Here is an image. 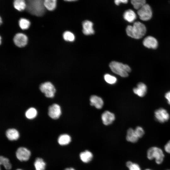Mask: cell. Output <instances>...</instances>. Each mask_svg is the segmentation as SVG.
Here are the masks:
<instances>
[{"label": "cell", "mask_w": 170, "mask_h": 170, "mask_svg": "<svg viewBox=\"0 0 170 170\" xmlns=\"http://www.w3.org/2000/svg\"><path fill=\"white\" fill-rule=\"evenodd\" d=\"M26 10L30 14L37 16H42L45 13L44 0H26Z\"/></svg>", "instance_id": "cell-1"}, {"label": "cell", "mask_w": 170, "mask_h": 170, "mask_svg": "<svg viewBox=\"0 0 170 170\" xmlns=\"http://www.w3.org/2000/svg\"><path fill=\"white\" fill-rule=\"evenodd\" d=\"M81 160L84 163H88L90 162L93 157V155L92 152L88 150L81 152L79 155Z\"/></svg>", "instance_id": "cell-19"}, {"label": "cell", "mask_w": 170, "mask_h": 170, "mask_svg": "<svg viewBox=\"0 0 170 170\" xmlns=\"http://www.w3.org/2000/svg\"><path fill=\"white\" fill-rule=\"evenodd\" d=\"M0 164L3 165L6 170H9L12 168V165L9 159L3 156L0 157Z\"/></svg>", "instance_id": "cell-24"}, {"label": "cell", "mask_w": 170, "mask_h": 170, "mask_svg": "<svg viewBox=\"0 0 170 170\" xmlns=\"http://www.w3.org/2000/svg\"><path fill=\"white\" fill-rule=\"evenodd\" d=\"M146 29L145 26L142 23L136 21L133 26H128L126 28L127 35L136 39H139L145 35Z\"/></svg>", "instance_id": "cell-2"}, {"label": "cell", "mask_w": 170, "mask_h": 170, "mask_svg": "<svg viewBox=\"0 0 170 170\" xmlns=\"http://www.w3.org/2000/svg\"><path fill=\"white\" fill-rule=\"evenodd\" d=\"M114 114L109 111L104 112L101 115L103 123L105 125L111 124L115 119Z\"/></svg>", "instance_id": "cell-13"}, {"label": "cell", "mask_w": 170, "mask_h": 170, "mask_svg": "<svg viewBox=\"0 0 170 170\" xmlns=\"http://www.w3.org/2000/svg\"><path fill=\"white\" fill-rule=\"evenodd\" d=\"M126 139L128 141L135 143L138 141L139 138L137 136L134 129L130 128L127 130Z\"/></svg>", "instance_id": "cell-17"}, {"label": "cell", "mask_w": 170, "mask_h": 170, "mask_svg": "<svg viewBox=\"0 0 170 170\" xmlns=\"http://www.w3.org/2000/svg\"><path fill=\"white\" fill-rule=\"evenodd\" d=\"M40 89L48 98L54 97L56 91L54 86L50 82H46L41 84Z\"/></svg>", "instance_id": "cell-6"}, {"label": "cell", "mask_w": 170, "mask_h": 170, "mask_svg": "<svg viewBox=\"0 0 170 170\" xmlns=\"http://www.w3.org/2000/svg\"><path fill=\"white\" fill-rule=\"evenodd\" d=\"M14 7L19 11H21L26 8V3L25 0H14L13 2Z\"/></svg>", "instance_id": "cell-22"}, {"label": "cell", "mask_w": 170, "mask_h": 170, "mask_svg": "<svg viewBox=\"0 0 170 170\" xmlns=\"http://www.w3.org/2000/svg\"><path fill=\"white\" fill-rule=\"evenodd\" d=\"M64 170H76L74 168L72 167L67 168H65Z\"/></svg>", "instance_id": "cell-35"}, {"label": "cell", "mask_w": 170, "mask_h": 170, "mask_svg": "<svg viewBox=\"0 0 170 170\" xmlns=\"http://www.w3.org/2000/svg\"><path fill=\"white\" fill-rule=\"evenodd\" d=\"M37 112L34 108L31 107L29 109L26 111L25 115L29 119H32L35 118L37 116Z\"/></svg>", "instance_id": "cell-25"}, {"label": "cell", "mask_w": 170, "mask_h": 170, "mask_svg": "<svg viewBox=\"0 0 170 170\" xmlns=\"http://www.w3.org/2000/svg\"><path fill=\"white\" fill-rule=\"evenodd\" d=\"M61 114V108L58 105L54 104L49 107L48 114L52 118L57 119L60 117Z\"/></svg>", "instance_id": "cell-9"}, {"label": "cell", "mask_w": 170, "mask_h": 170, "mask_svg": "<svg viewBox=\"0 0 170 170\" xmlns=\"http://www.w3.org/2000/svg\"><path fill=\"white\" fill-rule=\"evenodd\" d=\"M126 165L129 170H141L140 167L138 164L133 163L131 161L127 162Z\"/></svg>", "instance_id": "cell-30"}, {"label": "cell", "mask_w": 170, "mask_h": 170, "mask_svg": "<svg viewBox=\"0 0 170 170\" xmlns=\"http://www.w3.org/2000/svg\"><path fill=\"white\" fill-rule=\"evenodd\" d=\"M6 135L7 138L10 140H17L19 137V133L18 131L14 128L8 129L7 130Z\"/></svg>", "instance_id": "cell-18"}, {"label": "cell", "mask_w": 170, "mask_h": 170, "mask_svg": "<svg viewBox=\"0 0 170 170\" xmlns=\"http://www.w3.org/2000/svg\"><path fill=\"white\" fill-rule=\"evenodd\" d=\"M13 40L14 44L17 46L22 47L26 45L28 38L25 34L22 33H18L14 36Z\"/></svg>", "instance_id": "cell-10"}, {"label": "cell", "mask_w": 170, "mask_h": 170, "mask_svg": "<svg viewBox=\"0 0 170 170\" xmlns=\"http://www.w3.org/2000/svg\"><path fill=\"white\" fill-rule=\"evenodd\" d=\"M137 14L141 20L146 21L151 18L152 12L150 6L146 3L138 9Z\"/></svg>", "instance_id": "cell-5"}, {"label": "cell", "mask_w": 170, "mask_h": 170, "mask_svg": "<svg viewBox=\"0 0 170 170\" xmlns=\"http://www.w3.org/2000/svg\"><path fill=\"white\" fill-rule=\"evenodd\" d=\"M128 1V0H114V3L115 4L119 5L121 3L126 4Z\"/></svg>", "instance_id": "cell-33"}, {"label": "cell", "mask_w": 170, "mask_h": 170, "mask_svg": "<svg viewBox=\"0 0 170 170\" xmlns=\"http://www.w3.org/2000/svg\"><path fill=\"white\" fill-rule=\"evenodd\" d=\"M93 23L91 21L86 20L82 23V32L86 35H90L94 33V31L93 28Z\"/></svg>", "instance_id": "cell-14"}, {"label": "cell", "mask_w": 170, "mask_h": 170, "mask_svg": "<svg viewBox=\"0 0 170 170\" xmlns=\"http://www.w3.org/2000/svg\"><path fill=\"white\" fill-rule=\"evenodd\" d=\"M71 140V138L67 134H63L60 135L58 139V143L61 145H65L69 144Z\"/></svg>", "instance_id": "cell-20"}, {"label": "cell", "mask_w": 170, "mask_h": 170, "mask_svg": "<svg viewBox=\"0 0 170 170\" xmlns=\"http://www.w3.org/2000/svg\"><path fill=\"white\" fill-rule=\"evenodd\" d=\"M147 156L150 160L155 159L156 162L157 164H160L163 161L164 154L161 148L156 146H153L148 150Z\"/></svg>", "instance_id": "cell-4"}, {"label": "cell", "mask_w": 170, "mask_h": 170, "mask_svg": "<svg viewBox=\"0 0 170 170\" xmlns=\"http://www.w3.org/2000/svg\"><path fill=\"white\" fill-rule=\"evenodd\" d=\"M156 119L161 123H164L168 120L170 115L167 111L163 108H160L156 110L154 112Z\"/></svg>", "instance_id": "cell-7"}, {"label": "cell", "mask_w": 170, "mask_h": 170, "mask_svg": "<svg viewBox=\"0 0 170 170\" xmlns=\"http://www.w3.org/2000/svg\"></svg>", "instance_id": "cell-40"}, {"label": "cell", "mask_w": 170, "mask_h": 170, "mask_svg": "<svg viewBox=\"0 0 170 170\" xmlns=\"http://www.w3.org/2000/svg\"><path fill=\"white\" fill-rule=\"evenodd\" d=\"M16 156L20 161H26L29 160L31 155L30 150L24 147H20L16 152Z\"/></svg>", "instance_id": "cell-8"}, {"label": "cell", "mask_w": 170, "mask_h": 170, "mask_svg": "<svg viewBox=\"0 0 170 170\" xmlns=\"http://www.w3.org/2000/svg\"><path fill=\"white\" fill-rule=\"evenodd\" d=\"M109 67L113 72L122 77H127L131 71L128 65L115 61L111 62Z\"/></svg>", "instance_id": "cell-3"}, {"label": "cell", "mask_w": 170, "mask_h": 170, "mask_svg": "<svg viewBox=\"0 0 170 170\" xmlns=\"http://www.w3.org/2000/svg\"><path fill=\"white\" fill-rule=\"evenodd\" d=\"M135 131L139 138L142 137L144 133L143 128L140 126H137L134 129Z\"/></svg>", "instance_id": "cell-31"}, {"label": "cell", "mask_w": 170, "mask_h": 170, "mask_svg": "<svg viewBox=\"0 0 170 170\" xmlns=\"http://www.w3.org/2000/svg\"><path fill=\"white\" fill-rule=\"evenodd\" d=\"M63 37L65 41L69 42H73L75 39L74 34L69 31L65 32L63 34Z\"/></svg>", "instance_id": "cell-28"}, {"label": "cell", "mask_w": 170, "mask_h": 170, "mask_svg": "<svg viewBox=\"0 0 170 170\" xmlns=\"http://www.w3.org/2000/svg\"><path fill=\"white\" fill-rule=\"evenodd\" d=\"M144 170H151L150 169H146Z\"/></svg>", "instance_id": "cell-38"}, {"label": "cell", "mask_w": 170, "mask_h": 170, "mask_svg": "<svg viewBox=\"0 0 170 170\" xmlns=\"http://www.w3.org/2000/svg\"><path fill=\"white\" fill-rule=\"evenodd\" d=\"M104 78L105 81L110 84H114L117 81V79L115 76L109 74H105L104 76Z\"/></svg>", "instance_id": "cell-29"}, {"label": "cell", "mask_w": 170, "mask_h": 170, "mask_svg": "<svg viewBox=\"0 0 170 170\" xmlns=\"http://www.w3.org/2000/svg\"><path fill=\"white\" fill-rule=\"evenodd\" d=\"M134 8L139 9L146 4V0H130Z\"/></svg>", "instance_id": "cell-27"}, {"label": "cell", "mask_w": 170, "mask_h": 170, "mask_svg": "<svg viewBox=\"0 0 170 170\" xmlns=\"http://www.w3.org/2000/svg\"><path fill=\"white\" fill-rule=\"evenodd\" d=\"M144 46L148 48L156 49L158 46L157 39L151 36H148L145 37L143 42Z\"/></svg>", "instance_id": "cell-11"}, {"label": "cell", "mask_w": 170, "mask_h": 170, "mask_svg": "<svg viewBox=\"0 0 170 170\" xmlns=\"http://www.w3.org/2000/svg\"><path fill=\"white\" fill-rule=\"evenodd\" d=\"M90 104L98 109H101L104 104L103 99L100 97L95 95L91 96L90 99Z\"/></svg>", "instance_id": "cell-15"}, {"label": "cell", "mask_w": 170, "mask_h": 170, "mask_svg": "<svg viewBox=\"0 0 170 170\" xmlns=\"http://www.w3.org/2000/svg\"><path fill=\"white\" fill-rule=\"evenodd\" d=\"M123 17L125 20L129 23H132L136 19L137 15L133 10L128 9L124 12Z\"/></svg>", "instance_id": "cell-16"}, {"label": "cell", "mask_w": 170, "mask_h": 170, "mask_svg": "<svg viewBox=\"0 0 170 170\" xmlns=\"http://www.w3.org/2000/svg\"><path fill=\"white\" fill-rule=\"evenodd\" d=\"M147 88L146 85L144 83H139L136 87L133 88V93L138 96L141 97H144L146 94Z\"/></svg>", "instance_id": "cell-12"}, {"label": "cell", "mask_w": 170, "mask_h": 170, "mask_svg": "<svg viewBox=\"0 0 170 170\" xmlns=\"http://www.w3.org/2000/svg\"><path fill=\"white\" fill-rule=\"evenodd\" d=\"M34 165L36 170H45V169L46 163L41 158H37Z\"/></svg>", "instance_id": "cell-21"}, {"label": "cell", "mask_w": 170, "mask_h": 170, "mask_svg": "<svg viewBox=\"0 0 170 170\" xmlns=\"http://www.w3.org/2000/svg\"><path fill=\"white\" fill-rule=\"evenodd\" d=\"M64 0L65 1H67V2H74V1H76L77 0Z\"/></svg>", "instance_id": "cell-36"}, {"label": "cell", "mask_w": 170, "mask_h": 170, "mask_svg": "<svg viewBox=\"0 0 170 170\" xmlns=\"http://www.w3.org/2000/svg\"><path fill=\"white\" fill-rule=\"evenodd\" d=\"M0 24H1L2 23V18L1 17H0Z\"/></svg>", "instance_id": "cell-37"}, {"label": "cell", "mask_w": 170, "mask_h": 170, "mask_svg": "<svg viewBox=\"0 0 170 170\" xmlns=\"http://www.w3.org/2000/svg\"><path fill=\"white\" fill-rule=\"evenodd\" d=\"M164 149L166 152L170 154V140L165 145Z\"/></svg>", "instance_id": "cell-32"}, {"label": "cell", "mask_w": 170, "mask_h": 170, "mask_svg": "<svg viewBox=\"0 0 170 170\" xmlns=\"http://www.w3.org/2000/svg\"><path fill=\"white\" fill-rule=\"evenodd\" d=\"M165 97L168 104L170 105V91L167 92L165 94Z\"/></svg>", "instance_id": "cell-34"}, {"label": "cell", "mask_w": 170, "mask_h": 170, "mask_svg": "<svg viewBox=\"0 0 170 170\" xmlns=\"http://www.w3.org/2000/svg\"><path fill=\"white\" fill-rule=\"evenodd\" d=\"M16 170H23L21 169H16Z\"/></svg>", "instance_id": "cell-39"}, {"label": "cell", "mask_w": 170, "mask_h": 170, "mask_svg": "<svg viewBox=\"0 0 170 170\" xmlns=\"http://www.w3.org/2000/svg\"><path fill=\"white\" fill-rule=\"evenodd\" d=\"M56 0H44V6L48 10H53L56 8Z\"/></svg>", "instance_id": "cell-23"}, {"label": "cell", "mask_w": 170, "mask_h": 170, "mask_svg": "<svg viewBox=\"0 0 170 170\" xmlns=\"http://www.w3.org/2000/svg\"><path fill=\"white\" fill-rule=\"evenodd\" d=\"M20 27L22 30L27 29L30 26V22L27 19L25 18H21L19 21Z\"/></svg>", "instance_id": "cell-26"}]
</instances>
